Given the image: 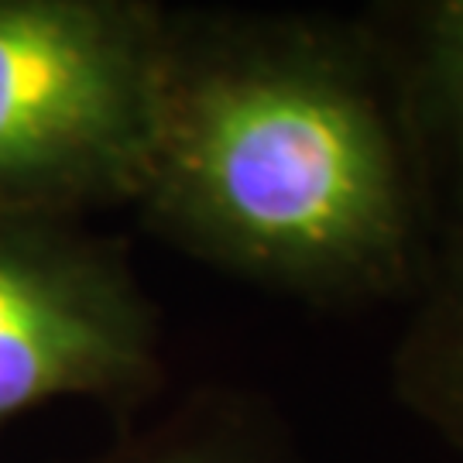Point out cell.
Listing matches in <instances>:
<instances>
[{
	"instance_id": "277c9868",
	"label": "cell",
	"mask_w": 463,
	"mask_h": 463,
	"mask_svg": "<svg viewBox=\"0 0 463 463\" xmlns=\"http://www.w3.org/2000/svg\"><path fill=\"white\" fill-rule=\"evenodd\" d=\"M364 14L395 66L447 244L463 237V0H388Z\"/></svg>"
},
{
	"instance_id": "6da1fadb",
	"label": "cell",
	"mask_w": 463,
	"mask_h": 463,
	"mask_svg": "<svg viewBox=\"0 0 463 463\" xmlns=\"http://www.w3.org/2000/svg\"><path fill=\"white\" fill-rule=\"evenodd\" d=\"M199 265L326 313L409 306L439 231L364 7H168L131 206Z\"/></svg>"
},
{
	"instance_id": "7a4b0ae2",
	"label": "cell",
	"mask_w": 463,
	"mask_h": 463,
	"mask_svg": "<svg viewBox=\"0 0 463 463\" xmlns=\"http://www.w3.org/2000/svg\"><path fill=\"white\" fill-rule=\"evenodd\" d=\"M168 4L0 0V220L134 206Z\"/></svg>"
},
{
	"instance_id": "5b68a950",
	"label": "cell",
	"mask_w": 463,
	"mask_h": 463,
	"mask_svg": "<svg viewBox=\"0 0 463 463\" xmlns=\"http://www.w3.org/2000/svg\"><path fill=\"white\" fill-rule=\"evenodd\" d=\"M86 463H306L292 422L268 395L203 384L158 422L128 432Z\"/></svg>"
},
{
	"instance_id": "3957f363",
	"label": "cell",
	"mask_w": 463,
	"mask_h": 463,
	"mask_svg": "<svg viewBox=\"0 0 463 463\" xmlns=\"http://www.w3.org/2000/svg\"><path fill=\"white\" fill-rule=\"evenodd\" d=\"M165 388L162 313L83 220H0V430L80 398L137 415Z\"/></svg>"
},
{
	"instance_id": "8992f818",
	"label": "cell",
	"mask_w": 463,
	"mask_h": 463,
	"mask_svg": "<svg viewBox=\"0 0 463 463\" xmlns=\"http://www.w3.org/2000/svg\"><path fill=\"white\" fill-rule=\"evenodd\" d=\"M398 405L463 460V237L439 244L392 350Z\"/></svg>"
}]
</instances>
